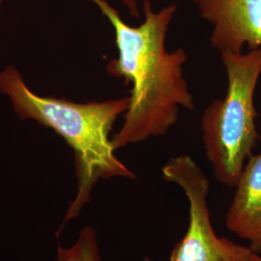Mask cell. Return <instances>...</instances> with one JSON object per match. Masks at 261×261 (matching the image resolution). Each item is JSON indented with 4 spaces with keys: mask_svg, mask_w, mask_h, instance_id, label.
<instances>
[{
    "mask_svg": "<svg viewBox=\"0 0 261 261\" xmlns=\"http://www.w3.org/2000/svg\"><path fill=\"white\" fill-rule=\"evenodd\" d=\"M112 23L118 56L107 66L111 75L132 84L129 109L120 130L112 136L114 149L164 136L176 122L179 109L194 110V96L184 77V48L168 51L166 38L177 11L176 4L154 11L142 6L144 19L130 27L107 0H90Z\"/></svg>",
    "mask_w": 261,
    "mask_h": 261,
    "instance_id": "1",
    "label": "cell"
},
{
    "mask_svg": "<svg viewBox=\"0 0 261 261\" xmlns=\"http://www.w3.org/2000/svg\"><path fill=\"white\" fill-rule=\"evenodd\" d=\"M0 92L9 99L14 112L22 120H32L55 130L74 152L76 194L60 229L81 214L99 180L136 177L115 156L111 137L114 123L129 109V97L75 103L41 96L28 86L13 65L0 71Z\"/></svg>",
    "mask_w": 261,
    "mask_h": 261,
    "instance_id": "2",
    "label": "cell"
},
{
    "mask_svg": "<svg viewBox=\"0 0 261 261\" xmlns=\"http://www.w3.org/2000/svg\"><path fill=\"white\" fill-rule=\"evenodd\" d=\"M221 56L227 90L224 98L210 103L203 112L202 140L215 177L235 187L259 140L253 99L261 75V47Z\"/></svg>",
    "mask_w": 261,
    "mask_h": 261,
    "instance_id": "3",
    "label": "cell"
},
{
    "mask_svg": "<svg viewBox=\"0 0 261 261\" xmlns=\"http://www.w3.org/2000/svg\"><path fill=\"white\" fill-rule=\"evenodd\" d=\"M163 178L181 187L189 200V226L171 251L169 261H252L250 247L215 232L207 196L210 182L189 156L170 159L162 168Z\"/></svg>",
    "mask_w": 261,
    "mask_h": 261,
    "instance_id": "4",
    "label": "cell"
},
{
    "mask_svg": "<svg viewBox=\"0 0 261 261\" xmlns=\"http://www.w3.org/2000/svg\"><path fill=\"white\" fill-rule=\"evenodd\" d=\"M212 27V47L223 53L261 47V0H193Z\"/></svg>",
    "mask_w": 261,
    "mask_h": 261,
    "instance_id": "5",
    "label": "cell"
},
{
    "mask_svg": "<svg viewBox=\"0 0 261 261\" xmlns=\"http://www.w3.org/2000/svg\"><path fill=\"white\" fill-rule=\"evenodd\" d=\"M235 188L225 225L261 254V152L248 159Z\"/></svg>",
    "mask_w": 261,
    "mask_h": 261,
    "instance_id": "6",
    "label": "cell"
},
{
    "mask_svg": "<svg viewBox=\"0 0 261 261\" xmlns=\"http://www.w3.org/2000/svg\"><path fill=\"white\" fill-rule=\"evenodd\" d=\"M56 261H102L93 228L84 227L75 244L69 248L59 245Z\"/></svg>",
    "mask_w": 261,
    "mask_h": 261,
    "instance_id": "7",
    "label": "cell"
},
{
    "mask_svg": "<svg viewBox=\"0 0 261 261\" xmlns=\"http://www.w3.org/2000/svg\"><path fill=\"white\" fill-rule=\"evenodd\" d=\"M123 5L128 9L130 16L140 19V8H139V1L140 0H121Z\"/></svg>",
    "mask_w": 261,
    "mask_h": 261,
    "instance_id": "8",
    "label": "cell"
},
{
    "mask_svg": "<svg viewBox=\"0 0 261 261\" xmlns=\"http://www.w3.org/2000/svg\"><path fill=\"white\" fill-rule=\"evenodd\" d=\"M252 261H261V254H257V253H254V252H253Z\"/></svg>",
    "mask_w": 261,
    "mask_h": 261,
    "instance_id": "9",
    "label": "cell"
},
{
    "mask_svg": "<svg viewBox=\"0 0 261 261\" xmlns=\"http://www.w3.org/2000/svg\"><path fill=\"white\" fill-rule=\"evenodd\" d=\"M2 2H3V0H0V7H1V4H2Z\"/></svg>",
    "mask_w": 261,
    "mask_h": 261,
    "instance_id": "10",
    "label": "cell"
}]
</instances>
